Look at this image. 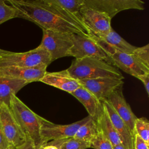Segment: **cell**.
<instances>
[{"instance_id": "cell-1", "label": "cell", "mask_w": 149, "mask_h": 149, "mask_svg": "<svg viewBox=\"0 0 149 149\" xmlns=\"http://www.w3.org/2000/svg\"><path fill=\"white\" fill-rule=\"evenodd\" d=\"M7 2L17 10V17L32 22L42 30L90 36L78 26L60 16L37 0H8Z\"/></svg>"}, {"instance_id": "cell-2", "label": "cell", "mask_w": 149, "mask_h": 149, "mask_svg": "<svg viewBox=\"0 0 149 149\" xmlns=\"http://www.w3.org/2000/svg\"><path fill=\"white\" fill-rule=\"evenodd\" d=\"M66 70L72 77L78 80L101 77L124 79L115 66L95 57L75 59Z\"/></svg>"}, {"instance_id": "cell-3", "label": "cell", "mask_w": 149, "mask_h": 149, "mask_svg": "<svg viewBox=\"0 0 149 149\" xmlns=\"http://www.w3.org/2000/svg\"><path fill=\"white\" fill-rule=\"evenodd\" d=\"M9 107L26 137L31 140L38 148L42 144L39 115L31 111L15 94L11 95Z\"/></svg>"}, {"instance_id": "cell-4", "label": "cell", "mask_w": 149, "mask_h": 149, "mask_svg": "<svg viewBox=\"0 0 149 149\" xmlns=\"http://www.w3.org/2000/svg\"><path fill=\"white\" fill-rule=\"evenodd\" d=\"M51 63L49 53L38 46L24 52L6 51L0 56V67L15 66L31 68L40 65H49Z\"/></svg>"}, {"instance_id": "cell-5", "label": "cell", "mask_w": 149, "mask_h": 149, "mask_svg": "<svg viewBox=\"0 0 149 149\" xmlns=\"http://www.w3.org/2000/svg\"><path fill=\"white\" fill-rule=\"evenodd\" d=\"M71 39L73 46L69 49L67 56H73L75 59L95 57L113 65L111 58L91 36L71 34Z\"/></svg>"}, {"instance_id": "cell-6", "label": "cell", "mask_w": 149, "mask_h": 149, "mask_svg": "<svg viewBox=\"0 0 149 149\" xmlns=\"http://www.w3.org/2000/svg\"><path fill=\"white\" fill-rule=\"evenodd\" d=\"M38 2L63 18L73 23L91 36L90 30L83 23L80 10L84 0H37Z\"/></svg>"}, {"instance_id": "cell-7", "label": "cell", "mask_w": 149, "mask_h": 149, "mask_svg": "<svg viewBox=\"0 0 149 149\" xmlns=\"http://www.w3.org/2000/svg\"><path fill=\"white\" fill-rule=\"evenodd\" d=\"M42 31V41L38 47L49 53L51 62L58 58L67 56L73 46L71 34L45 29Z\"/></svg>"}, {"instance_id": "cell-8", "label": "cell", "mask_w": 149, "mask_h": 149, "mask_svg": "<svg viewBox=\"0 0 149 149\" xmlns=\"http://www.w3.org/2000/svg\"><path fill=\"white\" fill-rule=\"evenodd\" d=\"M91 118L89 115L76 122L68 125L54 123L40 116V135L42 144L54 140H62L73 137L78 129Z\"/></svg>"}, {"instance_id": "cell-9", "label": "cell", "mask_w": 149, "mask_h": 149, "mask_svg": "<svg viewBox=\"0 0 149 149\" xmlns=\"http://www.w3.org/2000/svg\"><path fill=\"white\" fill-rule=\"evenodd\" d=\"M83 5L106 13L111 19L122 10L144 9V2L141 0H84Z\"/></svg>"}, {"instance_id": "cell-10", "label": "cell", "mask_w": 149, "mask_h": 149, "mask_svg": "<svg viewBox=\"0 0 149 149\" xmlns=\"http://www.w3.org/2000/svg\"><path fill=\"white\" fill-rule=\"evenodd\" d=\"M0 123L9 143L15 148L23 144L27 137L20 127L8 105H0Z\"/></svg>"}, {"instance_id": "cell-11", "label": "cell", "mask_w": 149, "mask_h": 149, "mask_svg": "<svg viewBox=\"0 0 149 149\" xmlns=\"http://www.w3.org/2000/svg\"><path fill=\"white\" fill-rule=\"evenodd\" d=\"M81 86L91 93L100 102L106 101L108 97L117 88L122 86V79L111 77H101L79 80Z\"/></svg>"}, {"instance_id": "cell-12", "label": "cell", "mask_w": 149, "mask_h": 149, "mask_svg": "<svg viewBox=\"0 0 149 149\" xmlns=\"http://www.w3.org/2000/svg\"><path fill=\"white\" fill-rule=\"evenodd\" d=\"M80 15L83 23L92 35L99 36L105 34L112 29L111 19L104 12L83 5L80 10Z\"/></svg>"}, {"instance_id": "cell-13", "label": "cell", "mask_w": 149, "mask_h": 149, "mask_svg": "<svg viewBox=\"0 0 149 149\" xmlns=\"http://www.w3.org/2000/svg\"><path fill=\"white\" fill-rule=\"evenodd\" d=\"M91 36L109 57L116 51L127 54H133L137 48L124 40L112 28L105 34L99 36H95L92 34Z\"/></svg>"}, {"instance_id": "cell-14", "label": "cell", "mask_w": 149, "mask_h": 149, "mask_svg": "<svg viewBox=\"0 0 149 149\" xmlns=\"http://www.w3.org/2000/svg\"><path fill=\"white\" fill-rule=\"evenodd\" d=\"M106 101L123 120L133 136L134 134V123L137 118L133 112L130 106L124 97L122 86L115 90Z\"/></svg>"}, {"instance_id": "cell-15", "label": "cell", "mask_w": 149, "mask_h": 149, "mask_svg": "<svg viewBox=\"0 0 149 149\" xmlns=\"http://www.w3.org/2000/svg\"><path fill=\"white\" fill-rule=\"evenodd\" d=\"M48 65H40L35 67L21 68L15 66L0 67V77L24 80L29 83L40 81L47 72Z\"/></svg>"}, {"instance_id": "cell-16", "label": "cell", "mask_w": 149, "mask_h": 149, "mask_svg": "<svg viewBox=\"0 0 149 149\" xmlns=\"http://www.w3.org/2000/svg\"><path fill=\"white\" fill-rule=\"evenodd\" d=\"M112 65L135 77L149 73V68L133 54L116 51L110 55Z\"/></svg>"}, {"instance_id": "cell-17", "label": "cell", "mask_w": 149, "mask_h": 149, "mask_svg": "<svg viewBox=\"0 0 149 149\" xmlns=\"http://www.w3.org/2000/svg\"><path fill=\"white\" fill-rule=\"evenodd\" d=\"M40 81L70 94L81 87L79 81L72 77L66 69L55 72H46Z\"/></svg>"}, {"instance_id": "cell-18", "label": "cell", "mask_w": 149, "mask_h": 149, "mask_svg": "<svg viewBox=\"0 0 149 149\" xmlns=\"http://www.w3.org/2000/svg\"><path fill=\"white\" fill-rule=\"evenodd\" d=\"M70 94L83 105L90 116L95 121L98 120L104 109L102 102L82 86L71 93Z\"/></svg>"}, {"instance_id": "cell-19", "label": "cell", "mask_w": 149, "mask_h": 149, "mask_svg": "<svg viewBox=\"0 0 149 149\" xmlns=\"http://www.w3.org/2000/svg\"><path fill=\"white\" fill-rule=\"evenodd\" d=\"M102 103L112 124L121 139L123 146L126 149H133V136L127 126L108 101H104Z\"/></svg>"}, {"instance_id": "cell-20", "label": "cell", "mask_w": 149, "mask_h": 149, "mask_svg": "<svg viewBox=\"0 0 149 149\" xmlns=\"http://www.w3.org/2000/svg\"><path fill=\"white\" fill-rule=\"evenodd\" d=\"M29 83L24 80L0 77V102L9 105L10 97Z\"/></svg>"}, {"instance_id": "cell-21", "label": "cell", "mask_w": 149, "mask_h": 149, "mask_svg": "<svg viewBox=\"0 0 149 149\" xmlns=\"http://www.w3.org/2000/svg\"><path fill=\"white\" fill-rule=\"evenodd\" d=\"M103 107V111L96 121L99 129L105 137L109 140L113 146L120 144H122L121 139L112 124L104 105Z\"/></svg>"}, {"instance_id": "cell-22", "label": "cell", "mask_w": 149, "mask_h": 149, "mask_svg": "<svg viewBox=\"0 0 149 149\" xmlns=\"http://www.w3.org/2000/svg\"><path fill=\"white\" fill-rule=\"evenodd\" d=\"M97 122L91 117L77 130L73 138L90 142L99 132Z\"/></svg>"}, {"instance_id": "cell-23", "label": "cell", "mask_w": 149, "mask_h": 149, "mask_svg": "<svg viewBox=\"0 0 149 149\" xmlns=\"http://www.w3.org/2000/svg\"><path fill=\"white\" fill-rule=\"evenodd\" d=\"M134 133L149 144V122L144 117L137 118L134 123Z\"/></svg>"}, {"instance_id": "cell-24", "label": "cell", "mask_w": 149, "mask_h": 149, "mask_svg": "<svg viewBox=\"0 0 149 149\" xmlns=\"http://www.w3.org/2000/svg\"><path fill=\"white\" fill-rule=\"evenodd\" d=\"M17 16V10L5 1L0 0V24Z\"/></svg>"}, {"instance_id": "cell-25", "label": "cell", "mask_w": 149, "mask_h": 149, "mask_svg": "<svg viewBox=\"0 0 149 149\" xmlns=\"http://www.w3.org/2000/svg\"><path fill=\"white\" fill-rule=\"evenodd\" d=\"M94 149H113V146L100 130L90 141V147Z\"/></svg>"}, {"instance_id": "cell-26", "label": "cell", "mask_w": 149, "mask_h": 149, "mask_svg": "<svg viewBox=\"0 0 149 149\" xmlns=\"http://www.w3.org/2000/svg\"><path fill=\"white\" fill-rule=\"evenodd\" d=\"M90 147V142L72 137L67 139L60 149H87Z\"/></svg>"}, {"instance_id": "cell-27", "label": "cell", "mask_w": 149, "mask_h": 149, "mask_svg": "<svg viewBox=\"0 0 149 149\" xmlns=\"http://www.w3.org/2000/svg\"><path fill=\"white\" fill-rule=\"evenodd\" d=\"M134 55L143 64L149 68V44L141 47H137L134 51Z\"/></svg>"}, {"instance_id": "cell-28", "label": "cell", "mask_w": 149, "mask_h": 149, "mask_svg": "<svg viewBox=\"0 0 149 149\" xmlns=\"http://www.w3.org/2000/svg\"><path fill=\"white\" fill-rule=\"evenodd\" d=\"M66 139L54 140L44 143L42 144L37 149H60L62 144Z\"/></svg>"}, {"instance_id": "cell-29", "label": "cell", "mask_w": 149, "mask_h": 149, "mask_svg": "<svg viewBox=\"0 0 149 149\" xmlns=\"http://www.w3.org/2000/svg\"><path fill=\"white\" fill-rule=\"evenodd\" d=\"M147 144L138 134L134 133L133 136V149H149Z\"/></svg>"}, {"instance_id": "cell-30", "label": "cell", "mask_w": 149, "mask_h": 149, "mask_svg": "<svg viewBox=\"0 0 149 149\" xmlns=\"http://www.w3.org/2000/svg\"><path fill=\"white\" fill-rule=\"evenodd\" d=\"M0 149H15L8 141L0 123Z\"/></svg>"}, {"instance_id": "cell-31", "label": "cell", "mask_w": 149, "mask_h": 149, "mask_svg": "<svg viewBox=\"0 0 149 149\" xmlns=\"http://www.w3.org/2000/svg\"><path fill=\"white\" fill-rule=\"evenodd\" d=\"M15 149H37V148L31 140L29 139H27L26 141L23 144L16 147Z\"/></svg>"}, {"instance_id": "cell-32", "label": "cell", "mask_w": 149, "mask_h": 149, "mask_svg": "<svg viewBox=\"0 0 149 149\" xmlns=\"http://www.w3.org/2000/svg\"><path fill=\"white\" fill-rule=\"evenodd\" d=\"M137 78L142 81V83L144 84V88L146 90V92L148 94H149V73L139 76Z\"/></svg>"}, {"instance_id": "cell-33", "label": "cell", "mask_w": 149, "mask_h": 149, "mask_svg": "<svg viewBox=\"0 0 149 149\" xmlns=\"http://www.w3.org/2000/svg\"><path fill=\"white\" fill-rule=\"evenodd\" d=\"M113 149H126V148L123 146L122 144H120L113 146Z\"/></svg>"}, {"instance_id": "cell-34", "label": "cell", "mask_w": 149, "mask_h": 149, "mask_svg": "<svg viewBox=\"0 0 149 149\" xmlns=\"http://www.w3.org/2000/svg\"><path fill=\"white\" fill-rule=\"evenodd\" d=\"M5 50H3V49H0V56L2 54H3V53H5Z\"/></svg>"}, {"instance_id": "cell-35", "label": "cell", "mask_w": 149, "mask_h": 149, "mask_svg": "<svg viewBox=\"0 0 149 149\" xmlns=\"http://www.w3.org/2000/svg\"><path fill=\"white\" fill-rule=\"evenodd\" d=\"M1 102H0V105H1Z\"/></svg>"}]
</instances>
